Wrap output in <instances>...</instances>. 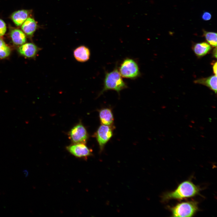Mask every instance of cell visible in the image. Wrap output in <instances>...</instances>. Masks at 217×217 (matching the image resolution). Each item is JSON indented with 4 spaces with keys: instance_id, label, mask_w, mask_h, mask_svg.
Here are the masks:
<instances>
[{
    "instance_id": "d6986e66",
    "label": "cell",
    "mask_w": 217,
    "mask_h": 217,
    "mask_svg": "<svg viewBox=\"0 0 217 217\" xmlns=\"http://www.w3.org/2000/svg\"><path fill=\"white\" fill-rule=\"evenodd\" d=\"M211 17L210 13L208 12H204L202 16L203 19L205 20H210L211 18Z\"/></svg>"
},
{
    "instance_id": "603a6c76",
    "label": "cell",
    "mask_w": 217,
    "mask_h": 217,
    "mask_svg": "<svg viewBox=\"0 0 217 217\" xmlns=\"http://www.w3.org/2000/svg\"><path fill=\"white\" fill-rule=\"evenodd\" d=\"M213 56H214V57H215V58H216V55H217V52H216V47H215V48L213 50Z\"/></svg>"
},
{
    "instance_id": "8fae6325",
    "label": "cell",
    "mask_w": 217,
    "mask_h": 217,
    "mask_svg": "<svg viewBox=\"0 0 217 217\" xmlns=\"http://www.w3.org/2000/svg\"><path fill=\"white\" fill-rule=\"evenodd\" d=\"M38 27L37 22L33 18L29 17L22 24L21 29L27 35L32 37Z\"/></svg>"
},
{
    "instance_id": "e0dca14e",
    "label": "cell",
    "mask_w": 217,
    "mask_h": 217,
    "mask_svg": "<svg viewBox=\"0 0 217 217\" xmlns=\"http://www.w3.org/2000/svg\"><path fill=\"white\" fill-rule=\"evenodd\" d=\"M11 49L6 44L0 48V59H3L8 57L10 55Z\"/></svg>"
},
{
    "instance_id": "5b68a950",
    "label": "cell",
    "mask_w": 217,
    "mask_h": 217,
    "mask_svg": "<svg viewBox=\"0 0 217 217\" xmlns=\"http://www.w3.org/2000/svg\"><path fill=\"white\" fill-rule=\"evenodd\" d=\"M114 127L113 125L101 124L93 136L98 143L100 152L103 150L105 146L112 137Z\"/></svg>"
},
{
    "instance_id": "52a82bcc",
    "label": "cell",
    "mask_w": 217,
    "mask_h": 217,
    "mask_svg": "<svg viewBox=\"0 0 217 217\" xmlns=\"http://www.w3.org/2000/svg\"><path fill=\"white\" fill-rule=\"evenodd\" d=\"M67 150L75 157L84 160L93 155L92 151L86 143H77L72 144L66 147Z\"/></svg>"
},
{
    "instance_id": "ffe728a7",
    "label": "cell",
    "mask_w": 217,
    "mask_h": 217,
    "mask_svg": "<svg viewBox=\"0 0 217 217\" xmlns=\"http://www.w3.org/2000/svg\"><path fill=\"white\" fill-rule=\"evenodd\" d=\"M217 62L216 61L214 64L213 67V70L215 75L217 76Z\"/></svg>"
},
{
    "instance_id": "9a60e30c",
    "label": "cell",
    "mask_w": 217,
    "mask_h": 217,
    "mask_svg": "<svg viewBox=\"0 0 217 217\" xmlns=\"http://www.w3.org/2000/svg\"><path fill=\"white\" fill-rule=\"evenodd\" d=\"M193 50L195 55L200 57L206 55L211 50V46L206 42L195 44L193 46Z\"/></svg>"
},
{
    "instance_id": "7c38bea8",
    "label": "cell",
    "mask_w": 217,
    "mask_h": 217,
    "mask_svg": "<svg viewBox=\"0 0 217 217\" xmlns=\"http://www.w3.org/2000/svg\"><path fill=\"white\" fill-rule=\"evenodd\" d=\"M29 11L27 10H18L11 14V18L16 26H20L29 17Z\"/></svg>"
},
{
    "instance_id": "6da1fadb",
    "label": "cell",
    "mask_w": 217,
    "mask_h": 217,
    "mask_svg": "<svg viewBox=\"0 0 217 217\" xmlns=\"http://www.w3.org/2000/svg\"><path fill=\"white\" fill-rule=\"evenodd\" d=\"M200 189L189 180L180 184L174 191L167 192L162 197V200L165 201L172 199H182L193 197L199 194Z\"/></svg>"
},
{
    "instance_id": "3957f363",
    "label": "cell",
    "mask_w": 217,
    "mask_h": 217,
    "mask_svg": "<svg viewBox=\"0 0 217 217\" xmlns=\"http://www.w3.org/2000/svg\"><path fill=\"white\" fill-rule=\"evenodd\" d=\"M173 217H192L198 210V203L194 201L182 202L169 208Z\"/></svg>"
},
{
    "instance_id": "4fadbf2b",
    "label": "cell",
    "mask_w": 217,
    "mask_h": 217,
    "mask_svg": "<svg viewBox=\"0 0 217 217\" xmlns=\"http://www.w3.org/2000/svg\"><path fill=\"white\" fill-rule=\"evenodd\" d=\"M10 34L13 43L15 45H21L26 42V35L20 29H14L11 30Z\"/></svg>"
},
{
    "instance_id": "2e32d148",
    "label": "cell",
    "mask_w": 217,
    "mask_h": 217,
    "mask_svg": "<svg viewBox=\"0 0 217 217\" xmlns=\"http://www.w3.org/2000/svg\"><path fill=\"white\" fill-rule=\"evenodd\" d=\"M203 36L210 46L213 47H216L217 33L211 32L203 31Z\"/></svg>"
},
{
    "instance_id": "7a4b0ae2",
    "label": "cell",
    "mask_w": 217,
    "mask_h": 217,
    "mask_svg": "<svg viewBox=\"0 0 217 217\" xmlns=\"http://www.w3.org/2000/svg\"><path fill=\"white\" fill-rule=\"evenodd\" d=\"M103 84V88L99 94L98 97L108 90H115L119 94L121 91L127 88L117 66L111 71L105 72Z\"/></svg>"
},
{
    "instance_id": "30bf717a",
    "label": "cell",
    "mask_w": 217,
    "mask_h": 217,
    "mask_svg": "<svg viewBox=\"0 0 217 217\" xmlns=\"http://www.w3.org/2000/svg\"><path fill=\"white\" fill-rule=\"evenodd\" d=\"M99 120L101 124L113 125L114 118L112 109L104 108L98 110Z\"/></svg>"
},
{
    "instance_id": "ac0fdd59",
    "label": "cell",
    "mask_w": 217,
    "mask_h": 217,
    "mask_svg": "<svg viewBox=\"0 0 217 217\" xmlns=\"http://www.w3.org/2000/svg\"><path fill=\"white\" fill-rule=\"evenodd\" d=\"M6 26L4 21L0 19V37L3 36L6 31Z\"/></svg>"
},
{
    "instance_id": "277c9868",
    "label": "cell",
    "mask_w": 217,
    "mask_h": 217,
    "mask_svg": "<svg viewBox=\"0 0 217 217\" xmlns=\"http://www.w3.org/2000/svg\"><path fill=\"white\" fill-rule=\"evenodd\" d=\"M118 70L121 77L125 78L133 79L140 75L137 63L135 60L130 58L125 59Z\"/></svg>"
},
{
    "instance_id": "ba28073f",
    "label": "cell",
    "mask_w": 217,
    "mask_h": 217,
    "mask_svg": "<svg viewBox=\"0 0 217 217\" xmlns=\"http://www.w3.org/2000/svg\"><path fill=\"white\" fill-rule=\"evenodd\" d=\"M41 49L33 43H24L19 47V53L21 55L28 58H35Z\"/></svg>"
},
{
    "instance_id": "7402d4cb",
    "label": "cell",
    "mask_w": 217,
    "mask_h": 217,
    "mask_svg": "<svg viewBox=\"0 0 217 217\" xmlns=\"http://www.w3.org/2000/svg\"><path fill=\"white\" fill-rule=\"evenodd\" d=\"M23 172L24 174L25 177H27L28 175V172L27 170H24L23 171Z\"/></svg>"
},
{
    "instance_id": "8992f818",
    "label": "cell",
    "mask_w": 217,
    "mask_h": 217,
    "mask_svg": "<svg viewBox=\"0 0 217 217\" xmlns=\"http://www.w3.org/2000/svg\"><path fill=\"white\" fill-rule=\"evenodd\" d=\"M68 135L73 143L86 144L89 138L86 129L80 121L70 130Z\"/></svg>"
},
{
    "instance_id": "44dd1931",
    "label": "cell",
    "mask_w": 217,
    "mask_h": 217,
    "mask_svg": "<svg viewBox=\"0 0 217 217\" xmlns=\"http://www.w3.org/2000/svg\"><path fill=\"white\" fill-rule=\"evenodd\" d=\"M6 44L4 40L0 37V48Z\"/></svg>"
},
{
    "instance_id": "9c48e42d",
    "label": "cell",
    "mask_w": 217,
    "mask_h": 217,
    "mask_svg": "<svg viewBox=\"0 0 217 217\" xmlns=\"http://www.w3.org/2000/svg\"><path fill=\"white\" fill-rule=\"evenodd\" d=\"M73 55L76 60L80 62H84L90 59V52L87 47L83 45L77 47L73 51Z\"/></svg>"
},
{
    "instance_id": "5bb4252c",
    "label": "cell",
    "mask_w": 217,
    "mask_h": 217,
    "mask_svg": "<svg viewBox=\"0 0 217 217\" xmlns=\"http://www.w3.org/2000/svg\"><path fill=\"white\" fill-rule=\"evenodd\" d=\"M196 83L204 85L213 91L215 94L217 93V76L214 75L208 77L201 78L195 80Z\"/></svg>"
}]
</instances>
